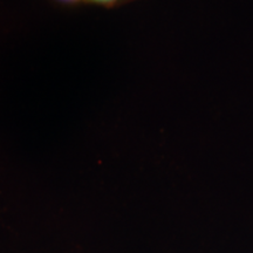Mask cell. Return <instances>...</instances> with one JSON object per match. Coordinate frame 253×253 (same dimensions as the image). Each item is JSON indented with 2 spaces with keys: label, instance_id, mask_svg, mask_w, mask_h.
<instances>
[{
  "label": "cell",
  "instance_id": "6da1fadb",
  "mask_svg": "<svg viewBox=\"0 0 253 253\" xmlns=\"http://www.w3.org/2000/svg\"><path fill=\"white\" fill-rule=\"evenodd\" d=\"M101 1H108V0H101Z\"/></svg>",
  "mask_w": 253,
  "mask_h": 253
}]
</instances>
